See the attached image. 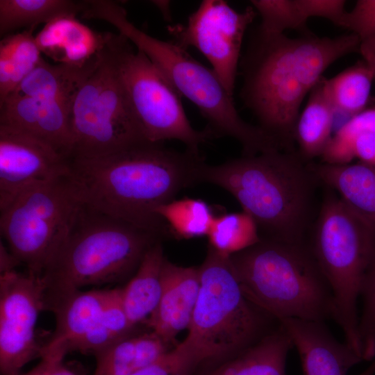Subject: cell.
Returning <instances> with one entry per match:
<instances>
[{
  "label": "cell",
  "mask_w": 375,
  "mask_h": 375,
  "mask_svg": "<svg viewBox=\"0 0 375 375\" xmlns=\"http://www.w3.org/2000/svg\"><path fill=\"white\" fill-rule=\"evenodd\" d=\"M156 333H131L96 353L93 375H132L169 351Z\"/></svg>",
  "instance_id": "cell-23"
},
{
  "label": "cell",
  "mask_w": 375,
  "mask_h": 375,
  "mask_svg": "<svg viewBox=\"0 0 375 375\" xmlns=\"http://www.w3.org/2000/svg\"><path fill=\"white\" fill-rule=\"evenodd\" d=\"M108 42L72 101L70 158L103 156L147 141L120 82Z\"/></svg>",
  "instance_id": "cell-9"
},
{
  "label": "cell",
  "mask_w": 375,
  "mask_h": 375,
  "mask_svg": "<svg viewBox=\"0 0 375 375\" xmlns=\"http://www.w3.org/2000/svg\"><path fill=\"white\" fill-rule=\"evenodd\" d=\"M54 356L48 375H77L63 363L65 356L59 353H47Z\"/></svg>",
  "instance_id": "cell-40"
},
{
  "label": "cell",
  "mask_w": 375,
  "mask_h": 375,
  "mask_svg": "<svg viewBox=\"0 0 375 375\" xmlns=\"http://www.w3.org/2000/svg\"><path fill=\"white\" fill-rule=\"evenodd\" d=\"M160 238L83 204L68 234L41 275L47 293L121 281L136 272Z\"/></svg>",
  "instance_id": "cell-6"
},
{
  "label": "cell",
  "mask_w": 375,
  "mask_h": 375,
  "mask_svg": "<svg viewBox=\"0 0 375 375\" xmlns=\"http://www.w3.org/2000/svg\"><path fill=\"white\" fill-rule=\"evenodd\" d=\"M308 166L317 180L337 192L353 212L375 228V165L358 161Z\"/></svg>",
  "instance_id": "cell-20"
},
{
  "label": "cell",
  "mask_w": 375,
  "mask_h": 375,
  "mask_svg": "<svg viewBox=\"0 0 375 375\" xmlns=\"http://www.w3.org/2000/svg\"><path fill=\"white\" fill-rule=\"evenodd\" d=\"M45 284L41 276L13 270L0 274V372L19 375L40 358L35 339L39 314L45 310Z\"/></svg>",
  "instance_id": "cell-13"
},
{
  "label": "cell",
  "mask_w": 375,
  "mask_h": 375,
  "mask_svg": "<svg viewBox=\"0 0 375 375\" xmlns=\"http://www.w3.org/2000/svg\"><path fill=\"white\" fill-rule=\"evenodd\" d=\"M256 14L252 6L239 12L226 1L203 0L185 24L169 26L168 31L180 47L202 53L233 97L243 39Z\"/></svg>",
  "instance_id": "cell-12"
},
{
  "label": "cell",
  "mask_w": 375,
  "mask_h": 375,
  "mask_svg": "<svg viewBox=\"0 0 375 375\" xmlns=\"http://www.w3.org/2000/svg\"><path fill=\"white\" fill-rule=\"evenodd\" d=\"M161 12L165 15V18L169 17V3L167 1H153Z\"/></svg>",
  "instance_id": "cell-42"
},
{
  "label": "cell",
  "mask_w": 375,
  "mask_h": 375,
  "mask_svg": "<svg viewBox=\"0 0 375 375\" xmlns=\"http://www.w3.org/2000/svg\"><path fill=\"white\" fill-rule=\"evenodd\" d=\"M161 281L159 303L146 324L169 344L190 324L200 292L199 268L178 266L165 258Z\"/></svg>",
  "instance_id": "cell-17"
},
{
  "label": "cell",
  "mask_w": 375,
  "mask_h": 375,
  "mask_svg": "<svg viewBox=\"0 0 375 375\" xmlns=\"http://www.w3.org/2000/svg\"><path fill=\"white\" fill-rule=\"evenodd\" d=\"M76 15H63L45 24L35 36L42 54L56 64L78 68L94 65L112 33L92 30Z\"/></svg>",
  "instance_id": "cell-19"
},
{
  "label": "cell",
  "mask_w": 375,
  "mask_h": 375,
  "mask_svg": "<svg viewBox=\"0 0 375 375\" xmlns=\"http://www.w3.org/2000/svg\"><path fill=\"white\" fill-rule=\"evenodd\" d=\"M373 80V72L365 62L325 78L326 90L335 112L351 118L365 110Z\"/></svg>",
  "instance_id": "cell-28"
},
{
  "label": "cell",
  "mask_w": 375,
  "mask_h": 375,
  "mask_svg": "<svg viewBox=\"0 0 375 375\" xmlns=\"http://www.w3.org/2000/svg\"><path fill=\"white\" fill-rule=\"evenodd\" d=\"M279 324L299 353L303 375H347L363 360L349 344L336 340L322 322L286 319Z\"/></svg>",
  "instance_id": "cell-18"
},
{
  "label": "cell",
  "mask_w": 375,
  "mask_h": 375,
  "mask_svg": "<svg viewBox=\"0 0 375 375\" xmlns=\"http://www.w3.org/2000/svg\"><path fill=\"white\" fill-rule=\"evenodd\" d=\"M350 159H359V161L375 165V132H366L360 135L352 143Z\"/></svg>",
  "instance_id": "cell-38"
},
{
  "label": "cell",
  "mask_w": 375,
  "mask_h": 375,
  "mask_svg": "<svg viewBox=\"0 0 375 375\" xmlns=\"http://www.w3.org/2000/svg\"><path fill=\"white\" fill-rule=\"evenodd\" d=\"M82 206L68 176L38 184L1 210V233L28 272L41 276Z\"/></svg>",
  "instance_id": "cell-10"
},
{
  "label": "cell",
  "mask_w": 375,
  "mask_h": 375,
  "mask_svg": "<svg viewBox=\"0 0 375 375\" xmlns=\"http://www.w3.org/2000/svg\"><path fill=\"white\" fill-rule=\"evenodd\" d=\"M69 174V159L51 146L0 125V210L27 189Z\"/></svg>",
  "instance_id": "cell-14"
},
{
  "label": "cell",
  "mask_w": 375,
  "mask_h": 375,
  "mask_svg": "<svg viewBox=\"0 0 375 375\" xmlns=\"http://www.w3.org/2000/svg\"><path fill=\"white\" fill-rule=\"evenodd\" d=\"M366 132H375V107L351 117L332 137L321 158L324 163L351 162L350 148L353 141Z\"/></svg>",
  "instance_id": "cell-33"
},
{
  "label": "cell",
  "mask_w": 375,
  "mask_h": 375,
  "mask_svg": "<svg viewBox=\"0 0 375 375\" xmlns=\"http://www.w3.org/2000/svg\"><path fill=\"white\" fill-rule=\"evenodd\" d=\"M40 362L30 371L19 375H48L54 356L45 354L41 356Z\"/></svg>",
  "instance_id": "cell-41"
},
{
  "label": "cell",
  "mask_w": 375,
  "mask_h": 375,
  "mask_svg": "<svg viewBox=\"0 0 375 375\" xmlns=\"http://www.w3.org/2000/svg\"><path fill=\"white\" fill-rule=\"evenodd\" d=\"M134 328L124 308L121 288L113 289L112 297L97 323L72 346L70 351L94 355L133 333Z\"/></svg>",
  "instance_id": "cell-29"
},
{
  "label": "cell",
  "mask_w": 375,
  "mask_h": 375,
  "mask_svg": "<svg viewBox=\"0 0 375 375\" xmlns=\"http://www.w3.org/2000/svg\"><path fill=\"white\" fill-rule=\"evenodd\" d=\"M110 23L164 73L181 97L190 101L216 137H230L241 145L244 156L281 150V143L258 126L246 122L215 72L174 41L156 38L138 28L119 3L88 0L82 15Z\"/></svg>",
  "instance_id": "cell-4"
},
{
  "label": "cell",
  "mask_w": 375,
  "mask_h": 375,
  "mask_svg": "<svg viewBox=\"0 0 375 375\" xmlns=\"http://www.w3.org/2000/svg\"><path fill=\"white\" fill-rule=\"evenodd\" d=\"M305 17H322L343 27L347 12L344 0H298Z\"/></svg>",
  "instance_id": "cell-37"
},
{
  "label": "cell",
  "mask_w": 375,
  "mask_h": 375,
  "mask_svg": "<svg viewBox=\"0 0 375 375\" xmlns=\"http://www.w3.org/2000/svg\"><path fill=\"white\" fill-rule=\"evenodd\" d=\"M165 259L161 242L158 240L147 249L135 274L121 288L124 308L134 327L147 323L158 306Z\"/></svg>",
  "instance_id": "cell-22"
},
{
  "label": "cell",
  "mask_w": 375,
  "mask_h": 375,
  "mask_svg": "<svg viewBox=\"0 0 375 375\" xmlns=\"http://www.w3.org/2000/svg\"><path fill=\"white\" fill-rule=\"evenodd\" d=\"M299 153L276 150L211 165L203 160L196 184L215 185L232 194L264 238L303 243L316 178Z\"/></svg>",
  "instance_id": "cell-3"
},
{
  "label": "cell",
  "mask_w": 375,
  "mask_h": 375,
  "mask_svg": "<svg viewBox=\"0 0 375 375\" xmlns=\"http://www.w3.org/2000/svg\"><path fill=\"white\" fill-rule=\"evenodd\" d=\"M21 264L17 258L1 242L0 244V274L15 270V268Z\"/></svg>",
  "instance_id": "cell-39"
},
{
  "label": "cell",
  "mask_w": 375,
  "mask_h": 375,
  "mask_svg": "<svg viewBox=\"0 0 375 375\" xmlns=\"http://www.w3.org/2000/svg\"><path fill=\"white\" fill-rule=\"evenodd\" d=\"M293 347L285 328L267 333L256 343L197 375H285L288 353Z\"/></svg>",
  "instance_id": "cell-21"
},
{
  "label": "cell",
  "mask_w": 375,
  "mask_h": 375,
  "mask_svg": "<svg viewBox=\"0 0 375 375\" xmlns=\"http://www.w3.org/2000/svg\"><path fill=\"white\" fill-rule=\"evenodd\" d=\"M365 59V62L367 64V65L370 67L372 71L374 74V77L375 80V53L366 57Z\"/></svg>",
  "instance_id": "cell-43"
},
{
  "label": "cell",
  "mask_w": 375,
  "mask_h": 375,
  "mask_svg": "<svg viewBox=\"0 0 375 375\" xmlns=\"http://www.w3.org/2000/svg\"><path fill=\"white\" fill-rule=\"evenodd\" d=\"M229 260L247 299L278 323L333 318L332 292L303 242L261 238Z\"/></svg>",
  "instance_id": "cell-5"
},
{
  "label": "cell",
  "mask_w": 375,
  "mask_h": 375,
  "mask_svg": "<svg viewBox=\"0 0 375 375\" xmlns=\"http://www.w3.org/2000/svg\"><path fill=\"white\" fill-rule=\"evenodd\" d=\"M171 235L190 239L208 236L215 220L210 206L199 199L172 200L156 210Z\"/></svg>",
  "instance_id": "cell-30"
},
{
  "label": "cell",
  "mask_w": 375,
  "mask_h": 375,
  "mask_svg": "<svg viewBox=\"0 0 375 375\" xmlns=\"http://www.w3.org/2000/svg\"><path fill=\"white\" fill-rule=\"evenodd\" d=\"M199 365L194 358L178 345L132 375H196Z\"/></svg>",
  "instance_id": "cell-36"
},
{
  "label": "cell",
  "mask_w": 375,
  "mask_h": 375,
  "mask_svg": "<svg viewBox=\"0 0 375 375\" xmlns=\"http://www.w3.org/2000/svg\"><path fill=\"white\" fill-rule=\"evenodd\" d=\"M72 103L11 93L0 103V125L28 133L69 159L73 147Z\"/></svg>",
  "instance_id": "cell-15"
},
{
  "label": "cell",
  "mask_w": 375,
  "mask_h": 375,
  "mask_svg": "<svg viewBox=\"0 0 375 375\" xmlns=\"http://www.w3.org/2000/svg\"><path fill=\"white\" fill-rule=\"evenodd\" d=\"M33 31L8 34L0 41V103L43 60Z\"/></svg>",
  "instance_id": "cell-26"
},
{
  "label": "cell",
  "mask_w": 375,
  "mask_h": 375,
  "mask_svg": "<svg viewBox=\"0 0 375 375\" xmlns=\"http://www.w3.org/2000/svg\"><path fill=\"white\" fill-rule=\"evenodd\" d=\"M208 238L209 246L226 257L252 247L261 239L257 224L243 210L215 217Z\"/></svg>",
  "instance_id": "cell-31"
},
{
  "label": "cell",
  "mask_w": 375,
  "mask_h": 375,
  "mask_svg": "<svg viewBox=\"0 0 375 375\" xmlns=\"http://www.w3.org/2000/svg\"><path fill=\"white\" fill-rule=\"evenodd\" d=\"M120 82L146 140L151 142L178 140L186 149L216 138L206 127H192L181 96L164 73L142 51L121 33H112L108 42Z\"/></svg>",
  "instance_id": "cell-11"
},
{
  "label": "cell",
  "mask_w": 375,
  "mask_h": 375,
  "mask_svg": "<svg viewBox=\"0 0 375 375\" xmlns=\"http://www.w3.org/2000/svg\"><path fill=\"white\" fill-rule=\"evenodd\" d=\"M343 28L356 35L364 58L375 53V0H358L347 12Z\"/></svg>",
  "instance_id": "cell-35"
},
{
  "label": "cell",
  "mask_w": 375,
  "mask_h": 375,
  "mask_svg": "<svg viewBox=\"0 0 375 375\" xmlns=\"http://www.w3.org/2000/svg\"><path fill=\"white\" fill-rule=\"evenodd\" d=\"M97 62L78 68L62 64L51 65L43 59L12 93L39 99L72 102L79 86Z\"/></svg>",
  "instance_id": "cell-25"
},
{
  "label": "cell",
  "mask_w": 375,
  "mask_h": 375,
  "mask_svg": "<svg viewBox=\"0 0 375 375\" xmlns=\"http://www.w3.org/2000/svg\"><path fill=\"white\" fill-rule=\"evenodd\" d=\"M198 268L199 295L188 333L180 344L199 360L205 370L241 353L265 335L261 332L269 315L244 296L229 257L209 246Z\"/></svg>",
  "instance_id": "cell-7"
},
{
  "label": "cell",
  "mask_w": 375,
  "mask_h": 375,
  "mask_svg": "<svg viewBox=\"0 0 375 375\" xmlns=\"http://www.w3.org/2000/svg\"><path fill=\"white\" fill-rule=\"evenodd\" d=\"M325 78L322 76L310 92L296 124L294 141L303 160L321 157L333 137L336 112L327 94Z\"/></svg>",
  "instance_id": "cell-24"
},
{
  "label": "cell",
  "mask_w": 375,
  "mask_h": 375,
  "mask_svg": "<svg viewBox=\"0 0 375 375\" xmlns=\"http://www.w3.org/2000/svg\"><path fill=\"white\" fill-rule=\"evenodd\" d=\"M359 48L351 33L335 38L306 33L292 38L258 27L240 62L241 98L258 126L290 150L306 96L331 65Z\"/></svg>",
  "instance_id": "cell-2"
},
{
  "label": "cell",
  "mask_w": 375,
  "mask_h": 375,
  "mask_svg": "<svg viewBox=\"0 0 375 375\" xmlns=\"http://www.w3.org/2000/svg\"><path fill=\"white\" fill-rule=\"evenodd\" d=\"M251 6L261 17L258 26L265 33L283 34L287 29L305 28V17L298 0H252Z\"/></svg>",
  "instance_id": "cell-32"
},
{
  "label": "cell",
  "mask_w": 375,
  "mask_h": 375,
  "mask_svg": "<svg viewBox=\"0 0 375 375\" xmlns=\"http://www.w3.org/2000/svg\"><path fill=\"white\" fill-rule=\"evenodd\" d=\"M199 151L144 142L95 158H72L69 178L83 204L154 234L171 235L158 208L196 184Z\"/></svg>",
  "instance_id": "cell-1"
},
{
  "label": "cell",
  "mask_w": 375,
  "mask_h": 375,
  "mask_svg": "<svg viewBox=\"0 0 375 375\" xmlns=\"http://www.w3.org/2000/svg\"><path fill=\"white\" fill-rule=\"evenodd\" d=\"M84 1L0 0V35L28 27L34 28L63 15H76L85 9Z\"/></svg>",
  "instance_id": "cell-27"
},
{
  "label": "cell",
  "mask_w": 375,
  "mask_h": 375,
  "mask_svg": "<svg viewBox=\"0 0 375 375\" xmlns=\"http://www.w3.org/2000/svg\"><path fill=\"white\" fill-rule=\"evenodd\" d=\"M362 311L359 317V338L363 360L375 357V258L366 274L361 292Z\"/></svg>",
  "instance_id": "cell-34"
},
{
  "label": "cell",
  "mask_w": 375,
  "mask_h": 375,
  "mask_svg": "<svg viewBox=\"0 0 375 375\" xmlns=\"http://www.w3.org/2000/svg\"><path fill=\"white\" fill-rule=\"evenodd\" d=\"M112 292L113 289L45 292V310L53 312L56 328L51 339L42 346L40 357L45 353L65 356L70 352L72 346L97 323Z\"/></svg>",
  "instance_id": "cell-16"
},
{
  "label": "cell",
  "mask_w": 375,
  "mask_h": 375,
  "mask_svg": "<svg viewBox=\"0 0 375 375\" xmlns=\"http://www.w3.org/2000/svg\"><path fill=\"white\" fill-rule=\"evenodd\" d=\"M310 251L332 292L333 319L362 358L358 301L375 258V228L331 194L319 210Z\"/></svg>",
  "instance_id": "cell-8"
}]
</instances>
